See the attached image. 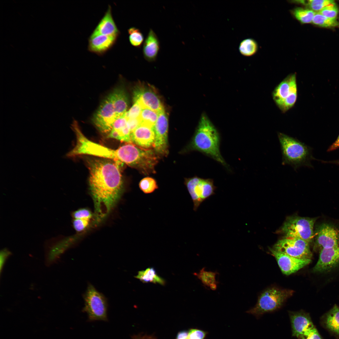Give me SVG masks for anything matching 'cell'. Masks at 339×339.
I'll return each instance as SVG.
<instances>
[{
	"label": "cell",
	"mask_w": 339,
	"mask_h": 339,
	"mask_svg": "<svg viewBox=\"0 0 339 339\" xmlns=\"http://www.w3.org/2000/svg\"><path fill=\"white\" fill-rule=\"evenodd\" d=\"M126 113L115 122L107 137L131 143V131L128 123Z\"/></svg>",
	"instance_id": "obj_22"
},
{
	"label": "cell",
	"mask_w": 339,
	"mask_h": 339,
	"mask_svg": "<svg viewBox=\"0 0 339 339\" xmlns=\"http://www.w3.org/2000/svg\"><path fill=\"white\" fill-rule=\"evenodd\" d=\"M313 24L322 27H332L338 24L336 19L328 18L317 12L315 13L312 22Z\"/></svg>",
	"instance_id": "obj_33"
},
{
	"label": "cell",
	"mask_w": 339,
	"mask_h": 339,
	"mask_svg": "<svg viewBox=\"0 0 339 339\" xmlns=\"http://www.w3.org/2000/svg\"><path fill=\"white\" fill-rule=\"evenodd\" d=\"M159 113L153 110L147 108L143 109L139 119L141 123H143L153 127L158 116Z\"/></svg>",
	"instance_id": "obj_31"
},
{
	"label": "cell",
	"mask_w": 339,
	"mask_h": 339,
	"mask_svg": "<svg viewBox=\"0 0 339 339\" xmlns=\"http://www.w3.org/2000/svg\"><path fill=\"white\" fill-rule=\"evenodd\" d=\"M129 40L131 44L137 48H140L144 41L143 35L138 28L132 27L128 30Z\"/></svg>",
	"instance_id": "obj_32"
},
{
	"label": "cell",
	"mask_w": 339,
	"mask_h": 339,
	"mask_svg": "<svg viewBox=\"0 0 339 339\" xmlns=\"http://www.w3.org/2000/svg\"><path fill=\"white\" fill-rule=\"evenodd\" d=\"M207 333L197 329H190L188 331V339H204Z\"/></svg>",
	"instance_id": "obj_39"
},
{
	"label": "cell",
	"mask_w": 339,
	"mask_h": 339,
	"mask_svg": "<svg viewBox=\"0 0 339 339\" xmlns=\"http://www.w3.org/2000/svg\"><path fill=\"white\" fill-rule=\"evenodd\" d=\"M158 157L150 149L139 148L129 144V151L126 164L137 169L145 175L155 172L154 167Z\"/></svg>",
	"instance_id": "obj_9"
},
{
	"label": "cell",
	"mask_w": 339,
	"mask_h": 339,
	"mask_svg": "<svg viewBox=\"0 0 339 339\" xmlns=\"http://www.w3.org/2000/svg\"><path fill=\"white\" fill-rule=\"evenodd\" d=\"M119 163L107 159L88 160L89 185L96 223L106 218L123 193V183Z\"/></svg>",
	"instance_id": "obj_1"
},
{
	"label": "cell",
	"mask_w": 339,
	"mask_h": 339,
	"mask_svg": "<svg viewBox=\"0 0 339 339\" xmlns=\"http://www.w3.org/2000/svg\"><path fill=\"white\" fill-rule=\"evenodd\" d=\"M73 219H79L90 221L93 214L89 209L83 208L78 209L72 213Z\"/></svg>",
	"instance_id": "obj_36"
},
{
	"label": "cell",
	"mask_w": 339,
	"mask_h": 339,
	"mask_svg": "<svg viewBox=\"0 0 339 339\" xmlns=\"http://www.w3.org/2000/svg\"><path fill=\"white\" fill-rule=\"evenodd\" d=\"M282 155V164L292 167L294 170L302 166L312 167L311 161L315 159L312 148L296 138L278 132Z\"/></svg>",
	"instance_id": "obj_4"
},
{
	"label": "cell",
	"mask_w": 339,
	"mask_h": 339,
	"mask_svg": "<svg viewBox=\"0 0 339 339\" xmlns=\"http://www.w3.org/2000/svg\"><path fill=\"white\" fill-rule=\"evenodd\" d=\"M339 265V246L321 250L319 257L313 269L315 272L322 273L330 271Z\"/></svg>",
	"instance_id": "obj_17"
},
{
	"label": "cell",
	"mask_w": 339,
	"mask_h": 339,
	"mask_svg": "<svg viewBox=\"0 0 339 339\" xmlns=\"http://www.w3.org/2000/svg\"><path fill=\"white\" fill-rule=\"evenodd\" d=\"M155 134L153 127L141 123L131 134V143L146 149L154 147Z\"/></svg>",
	"instance_id": "obj_19"
},
{
	"label": "cell",
	"mask_w": 339,
	"mask_h": 339,
	"mask_svg": "<svg viewBox=\"0 0 339 339\" xmlns=\"http://www.w3.org/2000/svg\"><path fill=\"white\" fill-rule=\"evenodd\" d=\"M294 292L292 290L276 287L268 288L259 296L255 306L246 312L259 317L265 313L274 311L281 308Z\"/></svg>",
	"instance_id": "obj_5"
},
{
	"label": "cell",
	"mask_w": 339,
	"mask_h": 339,
	"mask_svg": "<svg viewBox=\"0 0 339 339\" xmlns=\"http://www.w3.org/2000/svg\"><path fill=\"white\" fill-rule=\"evenodd\" d=\"M175 339H188V331L186 330L179 331Z\"/></svg>",
	"instance_id": "obj_42"
},
{
	"label": "cell",
	"mask_w": 339,
	"mask_h": 339,
	"mask_svg": "<svg viewBox=\"0 0 339 339\" xmlns=\"http://www.w3.org/2000/svg\"><path fill=\"white\" fill-rule=\"evenodd\" d=\"M133 103L138 104L142 108H147L158 113L164 109L158 96L150 88L139 85L134 89L133 93Z\"/></svg>",
	"instance_id": "obj_14"
},
{
	"label": "cell",
	"mask_w": 339,
	"mask_h": 339,
	"mask_svg": "<svg viewBox=\"0 0 339 339\" xmlns=\"http://www.w3.org/2000/svg\"><path fill=\"white\" fill-rule=\"evenodd\" d=\"M315 220L296 216L289 217L282 225L281 231L285 237L299 239L309 243L314 236Z\"/></svg>",
	"instance_id": "obj_7"
},
{
	"label": "cell",
	"mask_w": 339,
	"mask_h": 339,
	"mask_svg": "<svg viewBox=\"0 0 339 339\" xmlns=\"http://www.w3.org/2000/svg\"><path fill=\"white\" fill-rule=\"evenodd\" d=\"M72 126L76 136L77 142L74 147L67 153V156L88 155L126 164L128 156V144L116 149H111L88 139L82 132L77 121L73 122Z\"/></svg>",
	"instance_id": "obj_3"
},
{
	"label": "cell",
	"mask_w": 339,
	"mask_h": 339,
	"mask_svg": "<svg viewBox=\"0 0 339 339\" xmlns=\"http://www.w3.org/2000/svg\"><path fill=\"white\" fill-rule=\"evenodd\" d=\"M272 95L275 103L282 112L292 108L298 96L296 73L289 74L281 81L274 89Z\"/></svg>",
	"instance_id": "obj_6"
},
{
	"label": "cell",
	"mask_w": 339,
	"mask_h": 339,
	"mask_svg": "<svg viewBox=\"0 0 339 339\" xmlns=\"http://www.w3.org/2000/svg\"><path fill=\"white\" fill-rule=\"evenodd\" d=\"M140 189L144 193L148 194L154 192L158 188L156 180L150 177H146L140 181L139 184Z\"/></svg>",
	"instance_id": "obj_34"
},
{
	"label": "cell",
	"mask_w": 339,
	"mask_h": 339,
	"mask_svg": "<svg viewBox=\"0 0 339 339\" xmlns=\"http://www.w3.org/2000/svg\"><path fill=\"white\" fill-rule=\"evenodd\" d=\"M327 327L339 334V307L335 305L327 313L326 319Z\"/></svg>",
	"instance_id": "obj_27"
},
{
	"label": "cell",
	"mask_w": 339,
	"mask_h": 339,
	"mask_svg": "<svg viewBox=\"0 0 339 339\" xmlns=\"http://www.w3.org/2000/svg\"><path fill=\"white\" fill-rule=\"evenodd\" d=\"M118 118L110 94L101 103L93 116L92 121L101 132L108 135Z\"/></svg>",
	"instance_id": "obj_11"
},
{
	"label": "cell",
	"mask_w": 339,
	"mask_h": 339,
	"mask_svg": "<svg viewBox=\"0 0 339 339\" xmlns=\"http://www.w3.org/2000/svg\"><path fill=\"white\" fill-rule=\"evenodd\" d=\"M155 134L154 148L159 154L165 156L168 150V118L164 109L159 113L158 116L153 127Z\"/></svg>",
	"instance_id": "obj_15"
},
{
	"label": "cell",
	"mask_w": 339,
	"mask_h": 339,
	"mask_svg": "<svg viewBox=\"0 0 339 339\" xmlns=\"http://www.w3.org/2000/svg\"><path fill=\"white\" fill-rule=\"evenodd\" d=\"M239 49L241 55L246 56H250L256 52L258 49V46L255 40L251 38H247L241 41Z\"/></svg>",
	"instance_id": "obj_29"
},
{
	"label": "cell",
	"mask_w": 339,
	"mask_h": 339,
	"mask_svg": "<svg viewBox=\"0 0 339 339\" xmlns=\"http://www.w3.org/2000/svg\"><path fill=\"white\" fill-rule=\"evenodd\" d=\"M135 277L144 283L151 282L162 285H164L165 283V280L158 275L153 267H149L138 272Z\"/></svg>",
	"instance_id": "obj_26"
},
{
	"label": "cell",
	"mask_w": 339,
	"mask_h": 339,
	"mask_svg": "<svg viewBox=\"0 0 339 339\" xmlns=\"http://www.w3.org/2000/svg\"><path fill=\"white\" fill-rule=\"evenodd\" d=\"M339 148V135L336 141L328 149L327 151L330 152L335 150Z\"/></svg>",
	"instance_id": "obj_44"
},
{
	"label": "cell",
	"mask_w": 339,
	"mask_h": 339,
	"mask_svg": "<svg viewBox=\"0 0 339 339\" xmlns=\"http://www.w3.org/2000/svg\"><path fill=\"white\" fill-rule=\"evenodd\" d=\"M309 244L302 239L285 237L279 240L272 249L297 258L311 259L312 254Z\"/></svg>",
	"instance_id": "obj_12"
},
{
	"label": "cell",
	"mask_w": 339,
	"mask_h": 339,
	"mask_svg": "<svg viewBox=\"0 0 339 339\" xmlns=\"http://www.w3.org/2000/svg\"><path fill=\"white\" fill-rule=\"evenodd\" d=\"M292 14L300 23L303 24L312 23L315 12L308 8L296 7L292 10Z\"/></svg>",
	"instance_id": "obj_28"
},
{
	"label": "cell",
	"mask_w": 339,
	"mask_h": 339,
	"mask_svg": "<svg viewBox=\"0 0 339 339\" xmlns=\"http://www.w3.org/2000/svg\"><path fill=\"white\" fill-rule=\"evenodd\" d=\"M318 12L328 18L336 19L339 9L334 2L326 6Z\"/></svg>",
	"instance_id": "obj_35"
},
{
	"label": "cell",
	"mask_w": 339,
	"mask_h": 339,
	"mask_svg": "<svg viewBox=\"0 0 339 339\" xmlns=\"http://www.w3.org/2000/svg\"><path fill=\"white\" fill-rule=\"evenodd\" d=\"M83 297L84 306L83 311L87 313L89 320H107V302L103 294L89 284Z\"/></svg>",
	"instance_id": "obj_8"
},
{
	"label": "cell",
	"mask_w": 339,
	"mask_h": 339,
	"mask_svg": "<svg viewBox=\"0 0 339 339\" xmlns=\"http://www.w3.org/2000/svg\"><path fill=\"white\" fill-rule=\"evenodd\" d=\"M315 240L313 249L319 252L322 250L339 246V231L334 226L327 223L320 224L314 232Z\"/></svg>",
	"instance_id": "obj_13"
},
{
	"label": "cell",
	"mask_w": 339,
	"mask_h": 339,
	"mask_svg": "<svg viewBox=\"0 0 339 339\" xmlns=\"http://www.w3.org/2000/svg\"><path fill=\"white\" fill-rule=\"evenodd\" d=\"M11 254L7 249H3L1 251L0 254V269L1 272L3 269L5 261Z\"/></svg>",
	"instance_id": "obj_41"
},
{
	"label": "cell",
	"mask_w": 339,
	"mask_h": 339,
	"mask_svg": "<svg viewBox=\"0 0 339 339\" xmlns=\"http://www.w3.org/2000/svg\"><path fill=\"white\" fill-rule=\"evenodd\" d=\"M118 37L103 35L90 36L88 39V50L99 56L103 55L112 47Z\"/></svg>",
	"instance_id": "obj_20"
},
{
	"label": "cell",
	"mask_w": 339,
	"mask_h": 339,
	"mask_svg": "<svg viewBox=\"0 0 339 339\" xmlns=\"http://www.w3.org/2000/svg\"><path fill=\"white\" fill-rule=\"evenodd\" d=\"M297 338L298 339H322L315 327L306 332Z\"/></svg>",
	"instance_id": "obj_40"
},
{
	"label": "cell",
	"mask_w": 339,
	"mask_h": 339,
	"mask_svg": "<svg viewBox=\"0 0 339 339\" xmlns=\"http://www.w3.org/2000/svg\"><path fill=\"white\" fill-rule=\"evenodd\" d=\"M110 94L116 114L119 118L127 111V96L124 89L121 87L116 88Z\"/></svg>",
	"instance_id": "obj_24"
},
{
	"label": "cell",
	"mask_w": 339,
	"mask_h": 339,
	"mask_svg": "<svg viewBox=\"0 0 339 339\" xmlns=\"http://www.w3.org/2000/svg\"><path fill=\"white\" fill-rule=\"evenodd\" d=\"M132 339H156V337L152 335L139 334L134 335L132 336Z\"/></svg>",
	"instance_id": "obj_43"
},
{
	"label": "cell",
	"mask_w": 339,
	"mask_h": 339,
	"mask_svg": "<svg viewBox=\"0 0 339 339\" xmlns=\"http://www.w3.org/2000/svg\"><path fill=\"white\" fill-rule=\"evenodd\" d=\"M185 184L193 202L194 211L203 201L215 194L216 189L213 179L197 176L185 179Z\"/></svg>",
	"instance_id": "obj_10"
},
{
	"label": "cell",
	"mask_w": 339,
	"mask_h": 339,
	"mask_svg": "<svg viewBox=\"0 0 339 339\" xmlns=\"http://www.w3.org/2000/svg\"><path fill=\"white\" fill-rule=\"evenodd\" d=\"M271 254L276 259L282 272L286 275L295 273L309 264L310 259H302L294 257L278 252L270 248Z\"/></svg>",
	"instance_id": "obj_16"
},
{
	"label": "cell",
	"mask_w": 339,
	"mask_h": 339,
	"mask_svg": "<svg viewBox=\"0 0 339 339\" xmlns=\"http://www.w3.org/2000/svg\"><path fill=\"white\" fill-rule=\"evenodd\" d=\"M111 8H108L90 36L103 35L118 37L120 32L113 19Z\"/></svg>",
	"instance_id": "obj_21"
},
{
	"label": "cell",
	"mask_w": 339,
	"mask_h": 339,
	"mask_svg": "<svg viewBox=\"0 0 339 339\" xmlns=\"http://www.w3.org/2000/svg\"><path fill=\"white\" fill-rule=\"evenodd\" d=\"M218 274L217 271H206L205 268L203 267L198 273L195 272L193 274L201 281L204 287H209L211 290H215L219 283L216 280V276Z\"/></svg>",
	"instance_id": "obj_25"
},
{
	"label": "cell",
	"mask_w": 339,
	"mask_h": 339,
	"mask_svg": "<svg viewBox=\"0 0 339 339\" xmlns=\"http://www.w3.org/2000/svg\"><path fill=\"white\" fill-rule=\"evenodd\" d=\"M292 335L298 338L315 326L309 314L302 310L288 312Z\"/></svg>",
	"instance_id": "obj_18"
},
{
	"label": "cell",
	"mask_w": 339,
	"mask_h": 339,
	"mask_svg": "<svg viewBox=\"0 0 339 339\" xmlns=\"http://www.w3.org/2000/svg\"><path fill=\"white\" fill-rule=\"evenodd\" d=\"M160 48V42L156 34L150 29L143 42V53L144 58L147 61H155Z\"/></svg>",
	"instance_id": "obj_23"
},
{
	"label": "cell",
	"mask_w": 339,
	"mask_h": 339,
	"mask_svg": "<svg viewBox=\"0 0 339 339\" xmlns=\"http://www.w3.org/2000/svg\"><path fill=\"white\" fill-rule=\"evenodd\" d=\"M338 25H339V22L338 23Z\"/></svg>",
	"instance_id": "obj_45"
},
{
	"label": "cell",
	"mask_w": 339,
	"mask_h": 339,
	"mask_svg": "<svg viewBox=\"0 0 339 339\" xmlns=\"http://www.w3.org/2000/svg\"><path fill=\"white\" fill-rule=\"evenodd\" d=\"M298 3L306 6L308 8L314 11L319 12L326 6L334 3L331 0H310L295 1Z\"/></svg>",
	"instance_id": "obj_30"
},
{
	"label": "cell",
	"mask_w": 339,
	"mask_h": 339,
	"mask_svg": "<svg viewBox=\"0 0 339 339\" xmlns=\"http://www.w3.org/2000/svg\"><path fill=\"white\" fill-rule=\"evenodd\" d=\"M90 221L87 220L73 219V225L74 229L77 232H81L87 228Z\"/></svg>",
	"instance_id": "obj_38"
},
{
	"label": "cell",
	"mask_w": 339,
	"mask_h": 339,
	"mask_svg": "<svg viewBox=\"0 0 339 339\" xmlns=\"http://www.w3.org/2000/svg\"><path fill=\"white\" fill-rule=\"evenodd\" d=\"M142 109L137 103H134L133 104L126 113L127 119L139 118Z\"/></svg>",
	"instance_id": "obj_37"
},
{
	"label": "cell",
	"mask_w": 339,
	"mask_h": 339,
	"mask_svg": "<svg viewBox=\"0 0 339 339\" xmlns=\"http://www.w3.org/2000/svg\"><path fill=\"white\" fill-rule=\"evenodd\" d=\"M219 134L207 116L202 115L191 141L184 151H197L213 159L228 169L220 150Z\"/></svg>",
	"instance_id": "obj_2"
}]
</instances>
